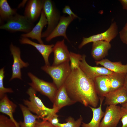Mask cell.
Instances as JSON below:
<instances>
[{"mask_svg":"<svg viewBox=\"0 0 127 127\" xmlns=\"http://www.w3.org/2000/svg\"><path fill=\"white\" fill-rule=\"evenodd\" d=\"M64 85L70 98L86 107L96 108L99 100L94 81L88 78L79 67L71 71Z\"/></svg>","mask_w":127,"mask_h":127,"instance_id":"6da1fadb","label":"cell"},{"mask_svg":"<svg viewBox=\"0 0 127 127\" xmlns=\"http://www.w3.org/2000/svg\"><path fill=\"white\" fill-rule=\"evenodd\" d=\"M29 96V100L24 99V105L31 112L35 113L40 119L47 120L52 115L56 113L55 108L46 107L41 99L36 95V91L30 87L27 92Z\"/></svg>","mask_w":127,"mask_h":127,"instance_id":"7a4b0ae2","label":"cell"},{"mask_svg":"<svg viewBox=\"0 0 127 127\" xmlns=\"http://www.w3.org/2000/svg\"><path fill=\"white\" fill-rule=\"evenodd\" d=\"M69 61L55 66L45 65L41 67L42 70L51 77L58 89L64 84L71 72Z\"/></svg>","mask_w":127,"mask_h":127,"instance_id":"3957f363","label":"cell"},{"mask_svg":"<svg viewBox=\"0 0 127 127\" xmlns=\"http://www.w3.org/2000/svg\"><path fill=\"white\" fill-rule=\"evenodd\" d=\"M34 24L24 16L16 13L0 26V29L10 32H22L25 33L30 31Z\"/></svg>","mask_w":127,"mask_h":127,"instance_id":"277c9868","label":"cell"},{"mask_svg":"<svg viewBox=\"0 0 127 127\" xmlns=\"http://www.w3.org/2000/svg\"><path fill=\"white\" fill-rule=\"evenodd\" d=\"M42 10L47 20L48 25L46 30L42 33L41 37L46 38L57 25L61 16L51 0H43Z\"/></svg>","mask_w":127,"mask_h":127,"instance_id":"5b68a950","label":"cell"},{"mask_svg":"<svg viewBox=\"0 0 127 127\" xmlns=\"http://www.w3.org/2000/svg\"><path fill=\"white\" fill-rule=\"evenodd\" d=\"M28 75L31 80L28 83L30 87L47 97L53 103L58 89L54 83L40 79L30 72Z\"/></svg>","mask_w":127,"mask_h":127,"instance_id":"8992f818","label":"cell"},{"mask_svg":"<svg viewBox=\"0 0 127 127\" xmlns=\"http://www.w3.org/2000/svg\"><path fill=\"white\" fill-rule=\"evenodd\" d=\"M118 29L116 23L115 21L112 22L108 28L104 32L88 37H83L78 48L81 49L87 44L99 41H104L110 43L117 36L118 34Z\"/></svg>","mask_w":127,"mask_h":127,"instance_id":"52a82bcc","label":"cell"},{"mask_svg":"<svg viewBox=\"0 0 127 127\" xmlns=\"http://www.w3.org/2000/svg\"><path fill=\"white\" fill-rule=\"evenodd\" d=\"M121 108L117 105L107 106L99 127H116L121 118Z\"/></svg>","mask_w":127,"mask_h":127,"instance_id":"ba28073f","label":"cell"},{"mask_svg":"<svg viewBox=\"0 0 127 127\" xmlns=\"http://www.w3.org/2000/svg\"><path fill=\"white\" fill-rule=\"evenodd\" d=\"M86 57L85 55H82L79 67L88 78L93 81L98 77L103 75H109L114 73L104 67L90 66L87 62Z\"/></svg>","mask_w":127,"mask_h":127,"instance_id":"9c48e42d","label":"cell"},{"mask_svg":"<svg viewBox=\"0 0 127 127\" xmlns=\"http://www.w3.org/2000/svg\"><path fill=\"white\" fill-rule=\"evenodd\" d=\"M10 49L13 60L12 75L10 80L15 78L21 79V69L23 67H27L29 64L27 63L24 62L21 59L20 51L19 48L11 43L10 46Z\"/></svg>","mask_w":127,"mask_h":127,"instance_id":"30bf717a","label":"cell"},{"mask_svg":"<svg viewBox=\"0 0 127 127\" xmlns=\"http://www.w3.org/2000/svg\"><path fill=\"white\" fill-rule=\"evenodd\" d=\"M76 18L74 16L64 15L61 16L57 25L49 35L45 38L46 41L49 42L55 38L62 36L69 42L66 34V30L70 24Z\"/></svg>","mask_w":127,"mask_h":127,"instance_id":"8fae6325","label":"cell"},{"mask_svg":"<svg viewBox=\"0 0 127 127\" xmlns=\"http://www.w3.org/2000/svg\"><path fill=\"white\" fill-rule=\"evenodd\" d=\"M54 60L52 65H56L70 61V53L65 43L64 40L57 41L53 48Z\"/></svg>","mask_w":127,"mask_h":127,"instance_id":"7c38bea8","label":"cell"},{"mask_svg":"<svg viewBox=\"0 0 127 127\" xmlns=\"http://www.w3.org/2000/svg\"><path fill=\"white\" fill-rule=\"evenodd\" d=\"M43 4V0H28L25 9L24 16L31 22H35L41 15Z\"/></svg>","mask_w":127,"mask_h":127,"instance_id":"4fadbf2b","label":"cell"},{"mask_svg":"<svg viewBox=\"0 0 127 127\" xmlns=\"http://www.w3.org/2000/svg\"><path fill=\"white\" fill-rule=\"evenodd\" d=\"M48 24V21L44 12L42 10L39 20L29 32L21 35V37L35 39L40 44H43L41 39L42 31L44 27Z\"/></svg>","mask_w":127,"mask_h":127,"instance_id":"5bb4252c","label":"cell"},{"mask_svg":"<svg viewBox=\"0 0 127 127\" xmlns=\"http://www.w3.org/2000/svg\"><path fill=\"white\" fill-rule=\"evenodd\" d=\"M104 105H116L127 102V92L122 87L116 90L111 91L104 97Z\"/></svg>","mask_w":127,"mask_h":127,"instance_id":"9a60e30c","label":"cell"},{"mask_svg":"<svg viewBox=\"0 0 127 127\" xmlns=\"http://www.w3.org/2000/svg\"><path fill=\"white\" fill-rule=\"evenodd\" d=\"M110 43L104 41H99L93 43L91 51V55L96 61L101 60L108 54V52L111 48Z\"/></svg>","mask_w":127,"mask_h":127,"instance_id":"2e32d148","label":"cell"},{"mask_svg":"<svg viewBox=\"0 0 127 127\" xmlns=\"http://www.w3.org/2000/svg\"><path fill=\"white\" fill-rule=\"evenodd\" d=\"M22 44L31 45L36 48L43 56L45 65H50L49 57L51 53L53 52V48L54 45H46L38 44L30 40L28 38L21 37L19 40Z\"/></svg>","mask_w":127,"mask_h":127,"instance_id":"e0dca14e","label":"cell"},{"mask_svg":"<svg viewBox=\"0 0 127 127\" xmlns=\"http://www.w3.org/2000/svg\"><path fill=\"white\" fill-rule=\"evenodd\" d=\"M75 103L68 95L64 84L58 89L53 103V107L56 113L63 107Z\"/></svg>","mask_w":127,"mask_h":127,"instance_id":"ac0fdd59","label":"cell"},{"mask_svg":"<svg viewBox=\"0 0 127 127\" xmlns=\"http://www.w3.org/2000/svg\"><path fill=\"white\" fill-rule=\"evenodd\" d=\"M94 81L96 92L100 97H104L111 91V82L108 75L98 77Z\"/></svg>","mask_w":127,"mask_h":127,"instance_id":"d6986e66","label":"cell"},{"mask_svg":"<svg viewBox=\"0 0 127 127\" xmlns=\"http://www.w3.org/2000/svg\"><path fill=\"white\" fill-rule=\"evenodd\" d=\"M17 107L16 105L9 99L6 94L0 99V112L8 115L17 127H20L19 123L14 119L13 115Z\"/></svg>","mask_w":127,"mask_h":127,"instance_id":"ffe728a7","label":"cell"},{"mask_svg":"<svg viewBox=\"0 0 127 127\" xmlns=\"http://www.w3.org/2000/svg\"><path fill=\"white\" fill-rule=\"evenodd\" d=\"M104 98V97L99 98L100 104L98 108H94L89 106L93 112L92 117L90 122L88 123L82 122L81 125L82 127H99L100 121L105 113V112L103 111L102 109V103Z\"/></svg>","mask_w":127,"mask_h":127,"instance_id":"44dd1931","label":"cell"},{"mask_svg":"<svg viewBox=\"0 0 127 127\" xmlns=\"http://www.w3.org/2000/svg\"><path fill=\"white\" fill-rule=\"evenodd\" d=\"M95 62L96 65L102 66L114 72L127 74V64H123L121 62H112L106 59Z\"/></svg>","mask_w":127,"mask_h":127,"instance_id":"7402d4cb","label":"cell"},{"mask_svg":"<svg viewBox=\"0 0 127 127\" xmlns=\"http://www.w3.org/2000/svg\"><path fill=\"white\" fill-rule=\"evenodd\" d=\"M23 114L24 121L19 123L20 127H34L36 121L40 119L36 115L33 114L28 108L22 104H19Z\"/></svg>","mask_w":127,"mask_h":127,"instance_id":"603a6c76","label":"cell"},{"mask_svg":"<svg viewBox=\"0 0 127 127\" xmlns=\"http://www.w3.org/2000/svg\"><path fill=\"white\" fill-rule=\"evenodd\" d=\"M17 10L12 8L7 0H0V17L1 19L7 21L17 13Z\"/></svg>","mask_w":127,"mask_h":127,"instance_id":"cb8c5ba5","label":"cell"},{"mask_svg":"<svg viewBox=\"0 0 127 127\" xmlns=\"http://www.w3.org/2000/svg\"><path fill=\"white\" fill-rule=\"evenodd\" d=\"M127 74L114 72L108 75L111 82V91L123 87Z\"/></svg>","mask_w":127,"mask_h":127,"instance_id":"d4e9b609","label":"cell"},{"mask_svg":"<svg viewBox=\"0 0 127 127\" xmlns=\"http://www.w3.org/2000/svg\"><path fill=\"white\" fill-rule=\"evenodd\" d=\"M83 119L81 115H80L79 118L76 121L73 118L70 116L66 120V123H59L56 127H80L82 122Z\"/></svg>","mask_w":127,"mask_h":127,"instance_id":"484cf974","label":"cell"},{"mask_svg":"<svg viewBox=\"0 0 127 127\" xmlns=\"http://www.w3.org/2000/svg\"><path fill=\"white\" fill-rule=\"evenodd\" d=\"M82 57V55L79 54L70 52L69 60L70 61V67L71 71L76 69L79 67L80 63Z\"/></svg>","mask_w":127,"mask_h":127,"instance_id":"4316f807","label":"cell"},{"mask_svg":"<svg viewBox=\"0 0 127 127\" xmlns=\"http://www.w3.org/2000/svg\"><path fill=\"white\" fill-rule=\"evenodd\" d=\"M4 67L0 70V99H1L6 93H12L13 91L11 88H6L4 86L3 80L4 77Z\"/></svg>","mask_w":127,"mask_h":127,"instance_id":"83f0119b","label":"cell"},{"mask_svg":"<svg viewBox=\"0 0 127 127\" xmlns=\"http://www.w3.org/2000/svg\"><path fill=\"white\" fill-rule=\"evenodd\" d=\"M0 127H17L14 122L5 115H0Z\"/></svg>","mask_w":127,"mask_h":127,"instance_id":"f1b7e54d","label":"cell"},{"mask_svg":"<svg viewBox=\"0 0 127 127\" xmlns=\"http://www.w3.org/2000/svg\"><path fill=\"white\" fill-rule=\"evenodd\" d=\"M121 108L122 126L119 127H127V108L122 107Z\"/></svg>","mask_w":127,"mask_h":127,"instance_id":"f546056e","label":"cell"},{"mask_svg":"<svg viewBox=\"0 0 127 127\" xmlns=\"http://www.w3.org/2000/svg\"><path fill=\"white\" fill-rule=\"evenodd\" d=\"M39 119L37 120L34 127H53V126L47 120L40 121Z\"/></svg>","mask_w":127,"mask_h":127,"instance_id":"4dcf8cb0","label":"cell"},{"mask_svg":"<svg viewBox=\"0 0 127 127\" xmlns=\"http://www.w3.org/2000/svg\"><path fill=\"white\" fill-rule=\"evenodd\" d=\"M120 39L124 43L127 44V28L124 27L119 32Z\"/></svg>","mask_w":127,"mask_h":127,"instance_id":"1f68e13d","label":"cell"},{"mask_svg":"<svg viewBox=\"0 0 127 127\" xmlns=\"http://www.w3.org/2000/svg\"><path fill=\"white\" fill-rule=\"evenodd\" d=\"M59 116L55 113L52 115L47 120L53 126L56 127L59 123L58 117Z\"/></svg>","mask_w":127,"mask_h":127,"instance_id":"d6a6232c","label":"cell"},{"mask_svg":"<svg viewBox=\"0 0 127 127\" xmlns=\"http://www.w3.org/2000/svg\"><path fill=\"white\" fill-rule=\"evenodd\" d=\"M62 12L64 13L67 14L70 17L74 16L79 18L78 16L72 12L70 7L68 5H66L65 6L63 9Z\"/></svg>","mask_w":127,"mask_h":127,"instance_id":"836d02e7","label":"cell"},{"mask_svg":"<svg viewBox=\"0 0 127 127\" xmlns=\"http://www.w3.org/2000/svg\"><path fill=\"white\" fill-rule=\"evenodd\" d=\"M123 8L127 10V0H119Z\"/></svg>","mask_w":127,"mask_h":127,"instance_id":"e575fe53","label":"cell"},{"mask_svg":"<svg viewBox=\"0 0 127 127\" xmlns=\"http://www.w3.org/2000/svg\"><path fill=\"white\" fill-rule=\"evenodd\" d=\"M123 87L127 92V74L125 78Z\"/></svg>","mask_w":127,"mask_h":127,"instance_id":"d590c367","label":"cell"},{"mask_svg":"<svg viewBox=\"0 0 127 127\" xmlns=\"http://www.w3.org/2000/svg\"><path fill=\"white\" fill-rule=\"evenodd\" d=\"M28 0H23L19 5L18 7L20 8L23 7L25 5V4L27 2Z\"/></svg>","mask_w":127,"mask_h":127,"instance_id":"8d00e7d4","label":"cell"},{"mask_svg":"<svg viewBox=\"0 0 127 127\" xmlns=\"http://www.w3.org/2000/svg\"><path fill=\"white\" fill-rule=\"evenodd\" d=\"M121 105H122V107L127 108V102Z\"/></svg>","mask_w":127,"mask_h":127,"instance_id":"74e56055","label":"cell"},{"mask_svg":"<svg viewBox=\"0 0 127 127\" xmlns=\"http://www.w3.org/2000/svg\"><path fill=\"white\" fill-rule=\"evenodd\" d=\"M124 27H126V28H127V22L126 24Z\"/></svg>","mask_w":127,"mask_h":127,"instance_id":"f35d334b","label":"cell"},{"mask_svg":"<svg viewBox=\"0 0 127 127\" xmlns=\"http://www.w3.org/2000/svg\"></svg>","mask_w":127,"mask_h":127,"instance_id":"ab89813d","label":"cell"}]
</instances>
